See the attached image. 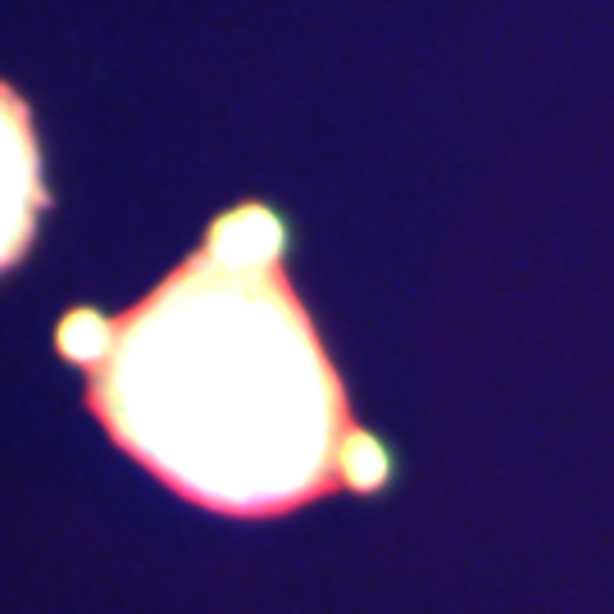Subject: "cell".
<instances>
[{
  "mask_svg": "<svg viewBox=\"0 0 614 614\" xmlns=\"http://www.w3.org/2000/svg\"><path fill=\"white\" fill-rule=\"evenodd\" d=\"M283 255V219L241 200L132 310L106 319L78 305L56 328L115 446L232 519L291 515L328 492H378L392 478Z\"/></svg>",
  "mask_w": 614,
  "mask_h": 614,
  "instance_id": "cell-1",
  "label": "cell"
},
{
  "mask_svg": "<svg viewBox=\"0 0 614 614\" xmlns=\"http://www.w3.org/2000/svg\"><path fill=\"white\" fill-rule=\"evenodd\" d=\"M46 210L41 150L23 96L0 82V274L32 250L37 215Z\"/></svg>",
  "mask_w": 614,
  "mask_h": 614,
  "instance_id": "cell-2",
  "label": "cell"
}]
</instances>
